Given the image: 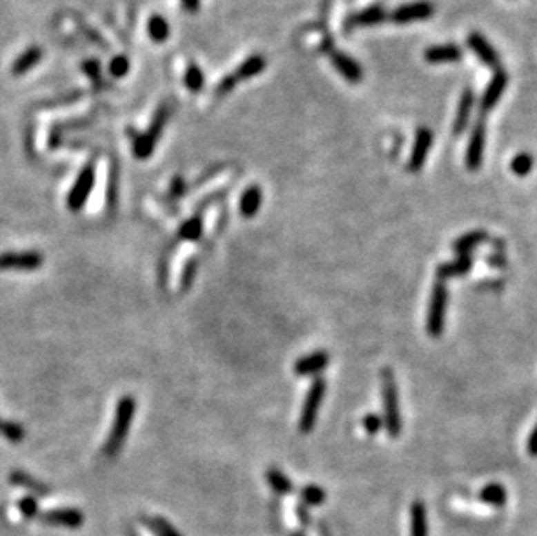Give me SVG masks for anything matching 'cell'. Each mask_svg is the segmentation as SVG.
Instances as JSON below:
<instances>
[{
  "mask_svg": "<svg viewBox=\"0 0 537 536\" xmlns=\"http://www.w3.org/2000/svg\"><path fill=\"white\" fill-rule=\"evenodd\" d=\"M134 413H136V401L130 395H124L117 402L115 418H113L112 430H110L108 439L105 444V454L106 457H115L119 451L122 450L124 442H126L127 434H129L130 421H133Z\"/></svg>",
  "mask_w": 537,
  "mask_h": 536,
  "instance_id": "obj_1",
  "label": "cell"
},
{
  "mask_svg": "<svg viewBox=\"0 0 537 536\" xmlns=\"http://www.w3.org/2000/svg\"><path fill=\"white\" fill-rule=\"evenodd\" d=\"M382 380V411H384V427L389 437H398L402 434V413L398 401V388L391 370L384 367L381 373Z\"/></svg>",
  "mask_w": 537,
  "mask_h": 536,
  "instance_id": "obj_2",
  "label": "cell"
},
{
  "mask_svg": "<svg viewBox=\"0 0 537 536\" xmlns=\"http://www.w3.org/2000/svg\"><path fill=\"white\" fill-rule=\"evenodd\" d=\"M447 305H449V289L444 280H436L431 289L428 305V316H426V331L431 336H440L445 329V319H447Z\"/></svg>",
  "mask_w": 537,
  "mask_h": 536,
  "instance_id": "obj_3",
  "label": "cell"
},
{
  "mask_svg": "<svg viewBox=\"0 0 537 536\" xmlns=\"http://www.w3.org/2000/svg\"><path fill=\"white\" fill-rule=\"evenodd\" d=\"M325 390H327V385H325L324 378H315L310 390H308L306 399H304L303 402V410H301L300 430L303 432V434L311 432L315 428V425H317L318 413H320V406L325 397Z\"/></svg>",
  "mask_w": 537,
  "mask_h": 536,
  "instance_id": "obj_4",
  "label": "cell"
},
{
  "mask_svg": "<svg viewBox=\"0 0 537 536\" xmlns=\"http://www.w3.org/2000/svg\"><path fill=\"white\" fill-rule=\"evenodd\" d=\"M167 117H169V110H167V106H162V108L155 113V117H153L152 126L134 140V155L139 157V159H146V157L152 155L157 142H159L160 138V134H162L164 131V126H166L167 122Z\"/></svg>",
  "mask_w": 537,
  "mask_h": 536,
  "instance_id": "obj_5",
  "label": "cell"
},
{
  "mask_svg": "<svg viewBox=\"0 0 537 536\" xmlns=\"http://www.w3.org/2000/svg\"><path fill=\"white\" fill-rule=\"evenodd\" d=\"M43 254L37 251H8L0 254V270L33 272L42 267Z\"/></svg>",
  "mask_w": 537,
  "mask_h": 536,
  "instance_id": "obj_6",
  "label": "cell"
},
{
  "mask_svg": "<svg viewBox=\"0 0 537 536\" xmlns=\"http://www.w3.org/2000/svg\"><path fill=\"white\" fill-rule=\"evenodd\" d=\"M94 182H96V169L94 166L84 167L82 173L79 174L77 182L73 183L72 190L68 193V207L72 211H79L80 207H84L86 200L89 199L90 192H92Z\"/></svg>",
  "mask_w": 537,
  "mask_h": 536,
  "instance_id": "obj_7",
  "label": "cell"
},
{
  "mask_svg": "<svg viewBox=\"0 0 537 536\" xmlns=\"http://www.w3.org/2000/svg\"><path fill=\"white\" fill-rule=\"evenodd\" d=\"M435 12V6L428 0H418V2H409V4L400 6L391 12V21L397 25H409L414 21H424L431 18Z\"/></svg>",
  "mask_w": 537,
  "mask_h": 536,
  "instance_id": "obj_8",
  "label": "cell"
},
{
  "mask_svg": "<svg viewBox=\"0 0 537 536\" xmlns=\"http://www.w3.org/2000/svg\"><path fill=\"white\" fill-rule=\"evenodd\" d=\"M485 124L478 122L471 131L469 136L468 149H466V167L469 171H476L483 162V155H485Z\"/></svg>",
  "mask_w": 537,
  "mask_h": 536,
  "instance_id": "obj_9",
  "label": "cell"
},
{
  "mask_svg": "<svg viewBox=\"0 0 537 536\" xmlns=\"http://www.w3.org/2000/svg\"><path fill=\"white\" fill-rule=\"evenodd\" d=\"M506 86H508V73L502 68H498L494 75H492L489 86H487L485 93L482 95V99H480V112H491L498 105L499 99L502 98V95H505Z\"/></svg>",
  "mask_w": 537,
  "mask_h": 536,
  "instance_id": "obj_10",
  "label": "cell"
},
{
  "mask_svg": "<svg viewBox=\"0 0 537 536\" xmlns=\"http://www.w3.org/2000/svg\"><path fill=\"white\" fill-rule=\"evenodd\" d=\"M466 42H468V48L475 52L476 58H478L483 65L489 66V68H496V70L499 68V61H501L499 52L492 48V44L489 42L482 33L480 32L469 33Z\"/></svg>",
  "mask_w": 537,
  "mask_h": 536,
  "instance_id": "obj_11",
  "label": "cell"
},
{
  "mask_svg": "<svg viewBox=\"0 0 537 536\" xmlns=\"http://www.w3.org/2000/svg\"><path fill=\"white\" fill-rule=\"evenodd\" d=\"M431 145L433 133L429 129H426V127H421V129L416 133L414 146H412L411 159H409V171H411V173H418V171L422 169L426 159H428L429 150H431Z\"/></svg>",
  "mask_w": 537,
  "mask_h": 536,
  "instance_id": "obj_12",
  "label": "cell"
},
{
  "mask_svg": "<svg viewBox=\"0 0 537 536\" xmlns=\"http://www.w3.org/2000/svg\"><path fill=\"white\" fill-rule=\"evenodd\" d=\"M329 363H331V355H329L327 352H313V354L304 355V357L296 361V364H294V373H296L297 376H313V374L322 373V371L329 366Z\"/></svg>",
  "mask_w": 537,
  "mask_h": 536,
  "instance_id": "obj_13",
  "label": "cell"
},
{
  "mask_svg": "<svg viewBox=\"0 0 537 536\" xmlns=\"http://www.w3.org/2000/svg\"><path fill=\"white\" fill-rule=\"evenodd\" d=\"M331 61L334 65V68L338 70L343 79H346L348 82L358 84L364 79V70H362L360 63L355 61L351 56L344 55V52H332Z\"/></svg>",
  "mask_w": 537,
  "mask_h": 536,
  "instance_id": "obj_14",
  "label": "cell"
},
{
  "mask_svg": "<svg viewBox=\"0 0 537 536\" xmlns=\"http://www.w3.org/2000/svg\"><path fill=\"white\" fill-rule=\"evenodd\" d=\"M462 58V51L456 44H442V46H431L424 51V59L431 65H442V63H458Z\"/></svg>",
  "mask_w": 537,
  "mask_h": 536,
  "instance_id": "obj_15",
  "label": "cell"
},
{
  "mask_svg": "<svg viewBox=\"0 0 537 536\" xmlns=\"http://www.w3.org/2000/svg\"><path fill=\"white\" fill-rule=\"evenodd\" d=\"M42 521L46 524L63 526V528H80L84 522V515L75 508H58V510H49L42 515Z\"/></svg>",
  "mask_w": 537,
  "mask_h": 536,
  "instance_id": "obj_16",
  "label": "cell"
},
{
  "mask_svg": "<svg viewBox=\"0 0 537 536\" xmlns=\"http://www.w3.org/2000/svg\"><path fill=\"white\" fill-rule=\"evenodd\" d=\"M473 106H475V95L469 87H466L462 91L461 98H459L458 112H456V120H454V134L456 136H461L462 133L468 127L469 119H471Z\"/></svg>",
  "mask_w": 537,
  "mask_h": 536,
  "instance_id": "obj_17",
  "label": "cell"
},
{
  "mask_svg": "<svg viewBox=\"0 0 537 536\" xmlns=\"http://www.w3.org/2000/svg\"><path fill=\"white\" fill-rule=\"evenodd\" d=\"M473 268V258L469 254L466 256H459L456 258L454 261H449V263H444L438 267L436 270V280H447V279H454V277H462L466 274H469V270Z\"/></svg>",
  "mask_w": 537,
  "mask_h": 536,
  "instance_id": "obj_18",
  "label": "cell"
},
{
  "mask_svg": "<svg viewBox=\"0 0 537 536\" xmlns=\"http://www.w3.org/2000/svg\"><path fill=\"white\" fill-rule=\"evenodd\" d=\"M263 204V190L257 185H251L246 192L242 193L238 209L244 218H254Z\"/></svg>",
  "mask_w": 537,
  "mask_h": 536,
  "instance_id": "obj_19",
  "label": "cell"
},
{
  "mask_svg": "<svg viewBox=\"0 0 537 536\" xmlns=\"http://www.w3.org/2000/svg\"><path fill=\"white\" fill-rule=\"evenodd\" d=\"M487 239H489V236H487L485 230H473V232L465 233V236L459 237L458 240H454L452 249H454V253H458L459 256H466V254L471 253L475 247H478L480 244L485 242Z\"/></svg>",
  "mask_w": 537,
  "mask_h": 536,
  "instance_id": "obj_20",
  "label": "cell"
},
{
  "mask_svg": "<svg viewBox=\"0 0 537 536\" xmlns=\"http://www.w3.org/2000/svg\"><path fill=\"white\" fill-rule=\"evenodd\" d=\"M428 514L422 501H412L411 505V536H428Z\"/></svg>",
  "mask_w": 537,
  "mask_h": 536,
  "instance_id": "obj_21",
  "label": "cell"
},
{
  "mask_svg": "<svg viewBox=\"0 0 537 536\" xmlns=\"http://www.w3.org/2000/svg\"><path fill=\"white\" fill-rule=\"evenodd\" d=\"M264 68H266V59H264V56L254 55L242 63L233 75H235V79L240 82V80H247V79H253V77L260 75V73L263 72Z\"/></svg>",
  "mask_w": 537,
  "mask_h": 536,
  "instance_id": "obj_22",
  "label": "cell"
},
{
  "mask_svg": "<svg viewBox=\"0 0 537 536\" xmlns=\"http://www.w3.org/2000/svg\"><path fill=\"white\" fill-rule=\"evenodd\" d=\"M42 55L43 52L39 46H32V48H28L23 55H19L18 59L14 61V65H12V73H14V75H23V73H26L28 70H32L33 66L39 65V61L42 59Z\"/></svg>",
  "mask_w": 537,
  "mask_h": 536,
  "instance_id": "obj_23",
  "label": "cell"
},
{
  "mask_svg": "<svg viewBox=\"0 0 537 536\" xmlns=\"http://www.w3.org/2000/svg\"><path fill=\"white\" fill-rule=\"evenodd\" d=\"M388 19V12L381 8V6H371V8L364 9L358 15L353 16V23L358 26H374L381 25Z\"/></svg>",
  "mask_w": 537,
  "mask_h": 536,
  "instance_id": "obj_24",
  "label": "cell"
},
{
  "mask_svg": "<svg viewBox=\"0 0 537 536\" xmlns=\"http://www.w3.org/2000/svg\"><path fill=\"white\" fill-rule=\"evenodd\" d=\"M480 500L492 505V507H505L506 501H508V493H506L505 486L492 482L480 491Z\"/></svg>",
  "mask_w": 537,
  "mask_h": 536,
  "instance_id": "obj_25",
  "label": "cell"
},
{
  "mask_svg": "<svg viewBox=\"0 0 537 536\" xmlns=\"http://www.w3.org/2000/svg\"><path fill=\"white\" fill-rule=\"evenodd\" d=\"M266 481L268 484H270V488L280 495H291L292 491H294V486H292L291 479H289L284 472L278 470V468H270V470L266 472Z\"/></svg>",
  "mask_w": 537,
  "mask_h": 536,
  "instance_id": "obj_26",
  "label": "cell"
},
{
  "mask_svg": "<svg viewBox=\"0 0 537 536\" xmlns=\"http://www.w3.org/2000/svg\"><path fill=\"white\" fill-rule=\"evenodd\" d=\"M148 33L150 37H152V40H155V42H166L170 33L169 23H167L166 18H162V16L153 15L148 21Z\"/></svg>",
  "mask_w": 537,
  "mask_h": 536,
  "instance_id": "obj_27",
  "label": "cell"
},
{
  "mask_svg": "<svg viewBox=\"0 0 537 536\" xmlns=\"http://www.w3.org/2000/svg\"><path fill=\"white\" fill-rule=\"evenodd\" d=\"M204 82H206V79H204L202 70H200L197 65H193V63L188 65L186 73H184V84H186L188 91L200 93L204 87Z\"/></svg>",
  "mask_w": 537,
  "mask_h": 536,
  "instance_id": "obj_28",
  "label": "cell"
},
{
  "mask_svg": "<svg viewBox=\"0 0 537 536\" xmlns=\"http://www.w3.org/2000/svg\"><path fill=\"white\" fill-rule=\"evenodd\" d=\"M509 167H511V171L516 174V176H520V178L527 176V174H529L534 167V157L527 152L516 153V155L513 157Z\"/></svg>",
  "mask_w": 537,
  "mask_h": 536,
  "instance_id": "obj_29",
  "label": "cell"
},
{
  "mask_svg": "<svg viewBox=\"0 0 537 536\" xmlns=\"http://www.w3.org/2000/svg\"><path fill=\"white\" fill-rule=\"evenodd\" d=\"M0 434L4 435L12 444H18V442H21L23 439H25L26 430L21 425L16 423V421H0Z\"/></svg>",
  "mask_w": 537,
  "mask_h": 536,
  "instance_id": "obj_30",
  "label": "cell"
},
{
  "mask_svg": "<svg viewBox=\"0 0 537 536\" xmlns=\"http://www.w3.org/2000/svg\"><path fill=\"white\" fill-rule=\"evenodd\" d=\"M11 482H14V484L18 486H23V488L30 489V491H33V493L37 495H46L47 493V488L43 484H40V482L33 481L30 475L23 474V472H14V474L11 475Z\"/></svg>",
  "mask_w": 537,
  "mask_h": 536,
  "instance_id": "obj_31",
  "label": "cell"
},
{
  "mask_svg": "<svg viewBox=\"0 0 537 536\" xmlns=\"http://www.w3.org/2000/svg\"><path fill=\"white\" fill-rule=\"evenodd\" d=\"M200 236H202V221H200V218H191V220L184 221L179 230L181 239L197 240L200 239Z\"/></svg>",
  "mask_w": 537,
  "mask_h": 536,
  "instance_id": "obj_32",
  "label": "cell"
},
{
  "mask_svg": "<svg viewBox=\"0 0 537 536\" xmlns=\"http://www.w3.org/2000/svg\"><path fill=\"white\" fill-rule=\"evenodd\" d=\"M301 498H303L304 504L308 505H322L325 501V491L320 486L308 484L301 489Z\"/></svg>",
  "mask_w": 537,
  "mask_h": 536,
  "instance_id": "obj_33",
  "label": "cell"
},
{
  "mask_svg": "<svg viewBox=\"0 0 537 536\" xmlns=\"http://www.w3.org/2000/svg\"><path fill=\"white\" fill-rule=\"evenodd\" d=\"M146 524H148V528H152V531L155 533V536H181L179 531H176V529H174L166 519H160V517L146 519Z\"/></svg>",
  "mask_w": 537,
  "mask_h": 536,
  "instance_id": "obj_34",
  "label": "cell"
},
{
  "mask_svg": "<svg viewBox=\"0 0 537 536\" xmlns=\"http://www.w3.org/2000/svg\"><path fill=\"white\" fill-rule=\"evenodd\" d=\"M129 68H130V63L126 56H115V58L110 61V73H112L113 77H117V79L127 75Z\"/></svg>",
  "mask_w": 537,
  "mask_h": 536,
  "instance_id": "obj_35",
  "label": "cell"
},
{
  "mask_svg": "<svg viewBox=\"0 0 537 536\" xmlns=\"http://www.w3.org/2000/svg\"><path fill=\"white\" fill-rule=\"evenodd\" d=\"M362 423H364L365 432L371 435L378 434V432L381 430L382 427H384V421H382V418L379 417V414H374V413H369L367 417L364 418V421H362Z\"/></svg>",
  "mask_w": 537,
  "mask_h": 536,
  "instance_id": "obj_36",
  "label": "cell"
},
{
  "mask_svg": "<svg viewBox=\"0 0 537 536\" xmlns=\"http://www.w3.org/2000/svg\"><path fill=\"white\" fill-rule=\"evenodd\" d=\"M237 82H238V80L235 79L233 73H230V75H226L219 82V86H217V89H216V95L217 96H226L228 93L233 91V87L237 86Z\"/></svg>",
  "mask_w": 537,
  "mask_h": 536,
  "instance_id": "obj_37",
  "label": "cell"
},
{
  "mask_svg": "<svg viewBox=\"0 0 537 536\" xmlns=\"http://www.w3.org/2000/svg\"><path fill=\"white\" fill-rule=\"evenodd\" d=\"M18 508L21 510V514L25 515V517H35L37 515V504L33 498H23V500H19Z\"/></svg>",
  "mask_w": 537,
  "mask_h": 536,
  "instance_id": "obj_38",
  "label": "cell"
},
{
  "mask_svg": "<svg viewBox=\"0 0 537 536\" xmlns=\"http://www.w3.org/2000/svg\"><path fill=\"white\" fill-rule=\"evenodd\" d=\"M84 70H86V73L90 79L99 82V79H101V68H99V63H97L96 59H89V61L84 65Z\"/></svg>",
  "mask_w": 537,
  "mask_h": 536,
  "instance_id": "obj_39",
  "label": "cell"
},
{
  "mask_svg": "<svg viewBox=\"0 0 537 536\" xmlns=\"http://www.w3.org/2000/svg\"><path fill=\"white\" fill-rule=\"evenodd\" d=\"M527 451H529L530 457L537 458V423L529 435V441H527Z\"/></svg>",
  "mask_w": 537,
  "mask_h": 536,
  "instance_id": "obj_40",
  "label": "cell"
},
{
  "mask_svg": "<svg viewBox=\"0 0 537 536\" xmlns=\"http://www.w3.org/2000/svg\"><path fill=\"white\" fill-rule=\"evenodd\" d=\"M183 6L188 12H197L200 9V0H183Z\"/></svg>",
  "mask_w": 537,
  "mask_h": 536,
  "instance_id": "obj_41",
  "label": "cell"
}]
</instances>
